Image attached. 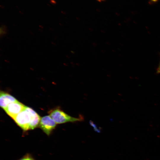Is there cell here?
<instances>
[{
  "mask_svg": "<svg viewBox=\"0 0 160 160\" xmlns=\"http://www.w3.org/2000/svg\"><path fill=\"white\" fill-rule=\"evenodd\" d=\"M41 118L31 108L25 106V109L13 119L24 131L33 129L39 126Z\"/></svg>",
  "mask_w": 160,
  "mask_h": 160,
  "instance_id": "6da1fadb",
  "label": "cell"
},
{
  "mask_svg": "<svg viewBox=\"0 0 160 160\" xmlns=\"http://www.w3.org/2000/svg\"><path fill=\"white\" fill-rule=\"evenodd\" d=\"M49 113V116L57 124L80 121L83 120L82 117L76 118L71 116L59 108L51 110Z\"/></svg>",
  "mask_w": 160,
  "mask_h": 160,
  "instance_id": "7a4b0ae2",
  "label": "cell"
},
{
  "mask_svg": "<svg viewBox=\"0 0 160 160\" xmlns=\"http://www.w3.org/2000/svg\"><path fill=\"white\" fill-rule=\"evenodd\" d=\"M56 124L49 115L46 116L41 118L39 127L46 134L49 135L55 128Z\"/></svg>",
  "mask_w": 160,
  "mask_h": 160,
  "instance_id": "3957f363",
  "label": "cell"
},
{
  "mask_svg": "<svg viewBox=\"0 0 160 160\" xmlns=\"http://www.w3.org/2000/svg\"><path fill=\"white\" fill-rule=\"evenodd\" d=\"M25 106L17 101L9 104L4 110L6 113L13 119L25 109Z\"/></svg>",
  "mask_w": 160,
  "mask_h": 160,
  "instance_id": "277c9868",
  "label": "cell"
},
{
  "mask_svg": "<svg viewBox=\"0 0 160 160\" xmlns=\"http://www.w3.org/2000/svg\"><path fill=\"white\" fill-rule=\"evenodd\" d=\"M18 101L9 94L1 91L0 93V105L4 110L8 105L11 103Z\"/></svg>",
  "mask_w": 160,
  "mask_h": 160,
  "instance_id": "5b68a950",
  "label": "cell"
},
{
  "mask_svg": "<svg viewBox=\"0 0 160 160\" xmlns=\"http://www.w3.org/2000/svg\"><path fill=\"white\" fill-rule=\"evenodd\" d=\"M18 160H36L30 154L27 153L23 156Z\"/></svg>",
  "mask_w": 160,
  "mask_h": 160,
  "instance_id": "8992f818",
  "label": "cell"
},
{
  "mask_svg": "<svg viewBox=\"0 0 160 160\" xmlns=\"http://www.w3.org/2000/svg\"><path fill=\"white\" fill-rule=\"evenodd\" d=\"M157 73H160V61L159 62V66L157 69Z\"/></svg>",
  "mask_w": 160,
  "mask_h": 160,
  "instance_id": "52a82bcc",
  "label": "cell"
},
{
  "mask_svg": "<svg viewBox=\"0 0 160 160\" xmlns=\"http://www.w3.org/2000/svg\"><path fill=\"white\" fill-rule=\"evenodd\" d=\"M98 1H102L103 0H97Z\"/></svg>",
  "mask_w": 160,
  "mask_h": 160,
  "instance_id": "ba28073f",
  "label": "cell"
}]
</instances>
